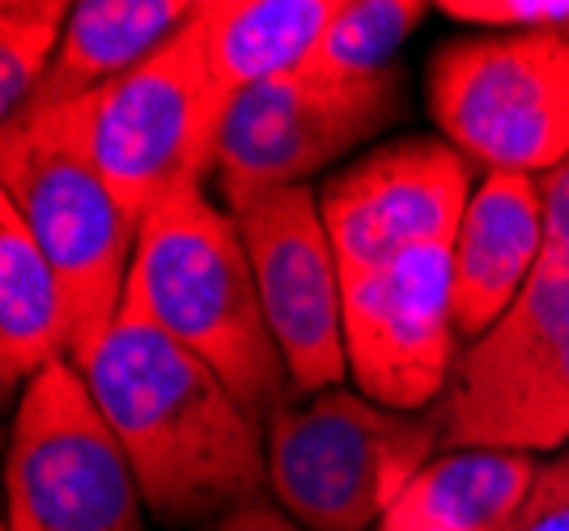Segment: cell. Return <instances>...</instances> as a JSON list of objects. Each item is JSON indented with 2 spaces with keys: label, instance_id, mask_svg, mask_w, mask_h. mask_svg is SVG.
I'll return each instance as SVG.
<instances>
[{
  "label": "cell",
  "instance_id": "6da1fadb",
  "mask_svg": "<svg viewBox=\"0 0 569 531\" xmlns=\"http://www.w3.org/2000/svg\"><path fill=\"white\" fill-rule=\"evenodd\" d=\"M167 528L217 523L263 498L268 438L213 365L144 311L128 285L116 323L77 370Z\"/></svg>",
  "mask_w": 569,
  "mask_h": 531
},
{
  "label": "cell",
  "instance_id": "7a4b0ae2",
  "mask_svg": "<svg viewBox=\"0 0 569 531\" xmlns=\"http://www.w3.org/2000/svg\"><path fill=\"white\" fill-rule=\"evenodd\" d=\"M128 285L263 430L293 404L298 387L268 328L242 230L204 188H179L144 213Z\"/></svg>",
  "mask_w": 569,
  "mask_h": 531
},
{
  "label": "cell",
  "instance_id": "3957f363",
  "mask_svg": "<svg viewBox=\"0 0 569 531\" xmlns=\"http://www.w3.org/2000/svg\"><path fill=\"white\" fill-rule=\"evenodd\" d=\"M4 200L22 213L69 302V362L86 370L128 293L137 221L90 167L64 111L30 116L0 132Z\"/></svg>",
  "mask_w": 569,
  "mask_h": 531
},
{
  "label": "cell",
  "instance_id": "277c9868",
  "mask_svg": "<svg viewBox=\"0 0 569 531\" xmlns=\"http://www.w3.org/2000/svg\"><path fill=\"white\" fill-rule=\"evenodd\" d=\"M60 111L137 226L170 192L204 188V174L217 170L230 107L204 56L200 4L144 64Z\"/></svg>",
  "mask_w": 569,
  "mask_h": 531
},
{
  "label": "cell",
  "instance_id": "5b68a950",
  "mask_svg": "<svg viewBox=\"0 0 569 531\" xmlns=\"http://www.w3.org/2000/svg\"><path fill=\"white\" fill-rule=\"evenodd\" d=\"M263 438L268 489L289 519L307 531H366L442 447V421L332 387L289 404Z\"/></svg>",
  "mask_w": 569,
  "mask_h": 531
},
{
  "label": "cell",
  "instance_id": "8992f818",
  "mask_svg": "<svg viewBox=\"0 0 569 531\" xmlns=\"http://www.w3.org/2000/svg\"><path fill=\"white\" fill-rule=\"evenodd\" d=\"M426 90L442 141L472 167L545 179L569 158V30L451 39Z\"/></svg>",
  "mask_w": 569,
  "mask_h": 531
},
{
  "label": "cell",
  "instance_id": "52a82bcc",
  "mask_svg": "<svg viewBox=\"0 0 569 531\" xmlns=\"http://www.w3.org/2000/svg\"><path fill=\"white\" fill-rule=\"evenodd\" d=\"M4 531H144V493L72 362L22 391L4 459Z\"/></svg>",
  "mask_w": 569,
  "mask_h": 531
},
{
  "label": "cell",
  "instance_id": "ba28073f",
  "mask_svg": "<svg viewBox=\"0 0 569 531\" xmlns=\"http://www.w3.org/2000/svg\"><path fill=\"white\" fill-rule=\"evenodd\" d=\"M442 447L557 451L569 442V260L545 251L515 311L468 344L438 409Z\"/></svg>",
  "mask_w": 569,
  "mask_h": 531
},
{
  "label": "cell",
  "instance_id": "9c48e42d",
  "mask_svg": "<svg viewBox=\"0 0 569 531\" xmlns=\"http://www.w3.org/2000/svg\"><path fill=\"white\" fill-rule=\"evenodd\" d=\"M226 209L242 230L268 328L281 344L298 395L345 383V272L319 213V192L268 188L226 192Z\"/></svg>",
  "mask_w": 569,
  "mask_h": 531
},
{
  "label": "cell",
  "instance_id": "30bf717a",
  "mask_svg": "<svg viewBox=\"0 0 569 531\" xmlns=\"http://www.w3.org/2000/svg\"><path fill=\"white\" fill-rule=\"evenodd\" d=\"M451 247H417L400 260L345 272V349L366 400L421 412L455 379Z\"/></svg>",
  "mask_w": 569,
  "mask_h": 531
},
{
  "label": "cell",
  "instance_id": "8fae6325",
  "mask_svg": "<svg viewBox=\"0 0 569 531\" xmlns=\"http://www.w3.org/2000/svg\"><path fill=\"white\" fill-rule=\"evenodd\" d=\"M472 192V162L459 149L403 137L336 170L319 188V213L340 272H361L417 247H451Z\"/></svg>",
  "mask_w": 569,
  "mask_h": 531
},
{
  "label": "cell",
  "instance_id": "7c38bea8",
  "mask_svg": "<svg viewBox=\"0 0 569 531\" xmlns=\"http://www.w3.org/2000/svg\"><path fill=\"white\" fill-rule=\"evenodd\" d=\"M403 111V77L370 90H340L289 73L238 94L221 123L217 174L226 192L298 188L370 141Z\"/></svg>",
  "mask_w": 569,
  "mask_h": 531
},
{
  "label": "cell",
  "instance_id": "4fadbf2b",
  "mask_svg": "<svg viewBox=\"0 0 569 531\" xmlns=\"http://www.w3.org/2000/svg\"><path fill=\"white\" fill-rule=\"evenodd\" d=\"M548 251L545 188L531 174H485L451 242L459 337H489L515 311Z\"/></svg>",
  "mask_w": 569,
  "mask_h": 531
},
{
  "label": "cell",
  "instance_id": "5bb4252c",
  "mask_svg": "<svg viewBox=\"0 0 569 531\" xmlns=\"http://www.w3.org/2000/svg\"><path fill=\"white\" fill-rule=\"evenodd\" d=\"M191 13L196 4L188 0H81L72 4L56 64L18 120L48 116V111H60V107H72L81 98L107 90L111 81L144 64Z\"/></svg>",
  "mask_w": 569,
  "mask_h": 531
},
{
  "label": "cell",
  "instance_id": "9a60e30c",
  "mask_svg": "<svg viewBox=\"0 0 569 531\" xmlns=\"http://www.w3.org/2000/svg\"><path fill=\"white\" fill-rule=\"evenodd\" d=\"M540 463L527 451L459 447L433 455L382 514L379 531H506Z\"/></svg>",
  "mask_w": 569,
  "mask_h": 531
},
{
  "label": "cell",
  "instance_id": "2e32d148",
  "mask_svg": "<svg viewBox=\"0 0 569 531\" xmlns=\"http://www.w3.org/2000/svg\"><path fill=\"white\" fill-rule=\"evenodd\" d=\"M336 0H200L204 56L226 107L310 60Z\"/></svg>",
  "mask_w": 569,
  "mask_h": 531
},
{
  "label": "cell",
  "instance_id": "e0dca14e",
  "mask_svg": "<svg viewBox=\"0 0 569 531\" xmlns=\"http://www.w3.org/2000/svg\"><path fill=\"white\" fill-rule=\"evenodd\" d=\"M51 362H69V302L22 213L0 196V387L13 395Z\"/></svg>",
  "mask_w": 569,
  "mask_h": 531
},
{
  "label": "cell",
  "instance_id": "ac0fdd59",
  "mask_svg": "<svg viewBox=\"0 0 569 531\" xmlns=\"http://www.w3.org/2000/svg\"><path fill=\"white\" fill-rule=\"evenodd\" d=\"M426 0H336L332 22L323 26L298 73L340 90H370L396 81V51L426 22Z\"/></svg>",
  "mask_w": 569,
  "mask_h": 531
},
{
  "label": "cell",
  "instance_id": "d6986e66",
  "mask_svg": "<svg viewBox=\"0 0 569 531\" xmlns=\"http://www.w3.org/2000/svg\"><path fill=\"white\" fill-rule=\"evenodd\" d=\"M72 4L64 0H4L0 4V123H18L43 77L56 64L69 30Z\"/></svg>",
  "mask_w": 569,
  "mask_h": 531
},
{
  "label": "cell",
  "instance_id": "ffe728a7",
  "mask_svg": "<svg viewBox=\"0 0 569 531\" xmlns=\"http://www.w3.org/2000/svg\"><path fill=\"white\" fill-rule=\"evenodd\" d=\"M433 9L455 22L493 26L498 34L569 30V0H442Z\"/></svg>",
  "mask_w": 569,
  "mask_h": 531
},
{
  "label": "cell",
  "instance_id": "44dd1931",
  "mask_svg": "<svg viewBox=\"0 0 569 531\" xmlns=\"http://www.w3.org/2000/svg\"><path fill=\"white\" fill-rule=\"evenodd\" d=\"M506 531H569V451L540 463L519 514L506 523Z\"/></svg>",
  "mask_w": 569,
  "mask_h": 531
},
{
  "label": "cell",
  "instance_id": "7402d4cb",
  "mask_svg": "<svg viewBox=\"0 0 569 531\" xmlns=\"http://www.w3.org/2000/svg\"><path fill=\"white\" fill-rule=\"evenodd\" d=\"M545 188V221H548V251L569 260V158L540 179Z\"/></svg>",
  "mask_w": 569,
  "mask_h": 531
},
{
  "label": "cell",
  "instance_id": "603a6c76",
  "mask_svg": "<svg viewBox=\"0 0 569 531\" xmlns=\"http://www.w3.org/2000/svg\"><path fill=\"white\" fill-rule=\"evenodd\" d=\"M209 531H307L298 519H289L277 502H268V498H256V502H247V507L230 510L226 519H217Z\"/></svg>",
  "mask_w": 569,
  "mask_h": 531
}]
</instances>
